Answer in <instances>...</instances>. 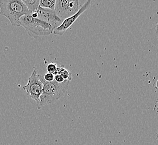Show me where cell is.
Returning a JSON list of instances; mask_svg holds the SVG:
<instances>
[{
  "label": "cell",
  "instance_id": "obj_1",
  "mask_svg": "<svg viewBox=\"0 0 158 145\" xmlns=\"http://www.w3.org/2000/svg\"><path fill=\"white\" fill-rule=\"evenodd\" d=\"M40 78L43 84L42 93L40 98L39 103H37L38 109L44 106L55 103L61 97H63L67 91L69 85V81H64L62 83H58L55 80L47 82L42 76L40 75Z\"/></svg>",
  "mask_w": 158,
  "mask_h": 145
},
{
  "label": "cell",
  "instance_id": "obj_2",
  "mask_svg": "<svg viewBox=\"0 0 158 145\" xmlns=\"http://www.w3.org/2000/svg\"><path fill=\"white\" fill-rule=\"evenodd\" d=\"M27 7L21 0H0V15L9 20L12 26H20V19L29 15Z\"/></svg>",
  "mask_w": 158,
  "mask_h": 145
},
{
  "label": "cell",
  "instance_id": "obj_3",
  "mask_svg": "<svg viewBox=\"0 0 158 145\" xmlns=\"http://www.w3.org/2000/svg\"><path fill=\"white\" fill-rule=\"evenodd\" d=\"M20 24L28 34L35 39L40 36H48L53 33L52 26L39 18H33L31 15L24 16L20 19Z\"/></svg>",
  "mask_w": 158,
  "mask_h": 145
},
{
  "label": "cell",
  "instance_id": "obj_4",
  "mask_svg": "<svg viewBox=\"0 0 158 145\" xmlns=\"http://www.w3.org/2000/svg\"><path fill=\"white\" fill-rule=\"evenodd\" d=\"M80 7L78 0H56L54 11L63 21L76 14Z\"/></svg>",
  "mask_w": 158,
  "mask_h": 145
},
{
  "label": "cell",
  "instance_id": "obj_5",
  "mask_svg": "<svg viewBox=\"0 0 158 145\" xmlns=\"http://www.w3.org/2000/svg\"><path fill=\"white\" fill-rule=\"evenodd\" d=\"M43 87V84L40 79V74H38L36 68H34L27 83L23 87V89L27 92V96L38 103L42 93Z\"/></svg>",
  "mask_w": 158,
  "mask_h": 145
},
{
  "label": "cell",
  "instance_id": "obj_6",
  "mask_svg": "<svg viewBox=\"0 0 158 145\" xmlns=\"http://www.w3.org/2000/svg\"><path fill=\"white\" fill-rule=\"evenodd\" d=\"M91 1L90 0L86 1L85 3L82 5V6H81L80 9H79L78 12H77L76 14L64 20V21H62V24L60 26L57 27L53 31V33L55 35H58V36L63 35L64 33L67 31V30L74 24V22L77 20L79 16L82 15L86 10L88 9L89 7L91 5Z\"/></svg>",
  "mask_w": 158,
  "mask_h": 145
},
{
  "label": "cell",
  "instance_id": "obj_7",
  "mask_svg": "<svg viewBox=\"0 0 158 145\" xmlns=\"http://www.w3.org/2000/svg\"><path fill=\"white\" fill-rule=\"evenodd\" d=\"M36 13L37 18L51 25L54 30L60 26L62 23L61 18L57 15L53 10L43 9L39 6Z\"/></svg>",
  "mask_w": 158,
  "mask_h": 145
},
{
  "label": "cell",
  "instance_id": "obj_8",
  "mask_svg": "<svg viewBox=\"0 0 158 145\" xmlns=\"http://www.w3.org/2000/svg\"><path fill=\"white\" fill-rule=\"evenodd\" d=\"M25 5L27 7L29 14L36 12L40 6L39 0H22Z\"/></svg>",
  "mask_w": 158,
  "mask_h": 145
},
{
  "label": "cell",
  "instance_id": "obj_9",
  "mask_svg": "<svg viewBox=\"0 0 158 145\" xmlns=\"http://www.w3.org/2000/svg\"><path fill=\"white\" fill-rule=\"evenodd\" d=\"M56 74H59L60 75H61L65 81L70 82L73 79L71 72H70L69 70L66 69L64 67V65H61L60 67H57V69L53 74L55 75Z\"/></svg>",
  "mask_w": 158,
  "mask_h": 145
},
{
  "label": "cell",
  "instance_id": "obj_10",
  "mask_svg": "<svg viewBox=\"0 0 158 145\" xmlns=\"http://www.w3.org/2000/svg\"><path fill=\"white\" fill-rule=\"evenodd\" d=\"M55 0H40V6L43 9L51 10L55 9Z\"/></svg>",
  "mask_w": 158,
  "mask_h": 145
},
{
  "label": "cell",
  "instance_id": "obj_11",
  "mask_svg": "<svg viewBox=\"0 0 158 145\" xmlns=\"http://www.w3.org/2000/svg\"><path fill=\"white\" fill-rule=\"evenodd\" d=\"M57 67H58L56 64L51 63L49 64L47 66V70L48 72L54 74L57 69Z\"/></svg>",
  "mask_w": 158,
  "mask_h": 145
},
{
  "label": "cell",
  "instance_id": "obj_12",
  "mask_svg": "<svg viewBox=\"0 0 158 145\" xmlns=\"http://www.w3.org/2000/svg\"><path fill=\"white\" fill-rule=\"evenodd\" d=\"M43 79L47 82H53V81H54V79H55V76L52 73L48 72L44 75Z\"/></svg>",
  "mask_w": 158,
  "mask_h": 145
},
{
  "label": "cell",
  "instance_id": "obj_13",
  "mask_svg": "<svg viewBox=\"0 0 158 145\" xmlns=\"http://www.w3.org/2000/svg\"><path fill=\"white\" fill-rule=\"evenodd\" d=\"M54 76H55L54 80L55 82L58 83H63V82L65 81L64 80V79L63 78V77L61 75H60L59 74H55Z\"/></svg>",
  "mask_w": 158,
  "mask_h": 145
}]
</instances>
